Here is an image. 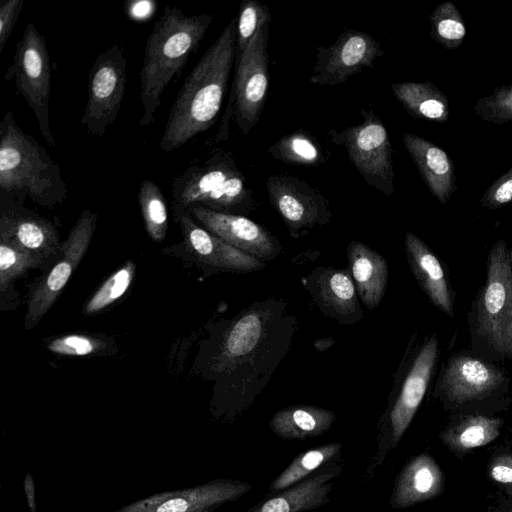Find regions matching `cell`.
Here are the masks:
<instances>
[{
    "label": "cell",
    "instance_id": "10",
    "mask_svg": "<svg viewBox=\"0 0 512 512\" xmlns=\"http://www.w3.org/2000/svg\"><path fill=\"white\" fill-rule=\"evenodd\" d=\"M5 80H14L17 92L25 99L38 122L39 130L49 146L55 147L49 118L51 63L43 35L29 22L16 43L13 63Z\"/></svg>",
    "mask_w": 512,
    "mask_h": 512
},
{
    "label": "cell",
    "instance_id": "8",
    "mask_svg": "<svg viewBox=\"0 0 512 512\" xmlns=\"http://www.w3.org/2000/svg\"><path fill=\"white\" fill-rule=\"evenodd\" d=\"M511 378L498 363L462 349L442 363L433 395L446 409L466 411L504 406L510 399Z\"/></svg>",
    "mask_w": 512,
    "mask_h": 512
},
{
    "label": "cell",
    "instance_id": "15",
    "mask_svg": "<svg viewBox=\"0 0 512 512\" xmlns=\"http://www.w3.org/2000/svg\"><path fill=\"white\" fill-rule=\"evenodd\" d=\"M269 201L297 238L331 219L328 200L305 181L287 174L270 175L266 181Z\"/></svg>",
    "mask_w": 512,
    "mask_h": 512
},
{
    "label": "cell",
    "instance_id": "21",
    "mask_svg": "<svg viewBox=\"0 0 512 512\" xmlns=\"http://www.w3.org/2000/svg\"><path fill=\"white\" fill-rule=\"evenodd\" d=\"M341 472L340 465L328 464L298 484L269 494L247 512H307L325 506Z\"/></svg>",
    "mask_w": 512,
    "mask_h": 512
},
{
    "label": "cell",
    "instance_id": "9",
    "mask_svg": "<svg viewBox=\"0 0 512 512\" xmlns=\"http://www.w3.org/2000/svg\"><path fill=\"white\" fill-rule=\"evenodd\" d=\"M268 30L269 25L259 30L240 59L235 62L232 90L226 113L216 135L217 141L227 139L232 114L235 115L243 135L249 134L259 121L269 85Z\"/></svg>",
    "mask_w": 512,
    "mask_h": 512
},
{
    "label": "cell",
    "instance_id": "5",
    "mask_svg": "<svg viewBox=\"0 0 512 512\" xmlns=\"http://www.w3.org/2000/svg\"><path fill=\"white\" fill-rule=\"evenodd\" d=\"M440 351L436 333L411 338L398 370L397 387L379 419L376 451L365 480L374 477L410 426L436 371Z\"/></svg>",
    "mask_w": 512,
    "mask_h": 512
},
{
    "label": "cell",
    "instance_id": "25",
    "mask_svg": "<svg viewBox=\"0 0 512 512\" xmlns=\"http://www.w3.org/2000/svg\"><path fill=\"white\" fill-rule=\"evenodd\" d=\"M349 271L358 297L369 310L382 301L388 283L386 259L363 242L351 241L347 247Z\"/></svg>",
    "mask_w": 512,
    "mask_h": 512
},
{
    "label": "cell",
    "instance_id": "43",
    "mask_svg": "<svg viewBox=\"0 0 512 512\" xmlns=\"http://www.w3.org/2000/svg\"><path fill=\"white\" fill-rule=\"evenodd\" d=\"M507 512H512V510H510V511H507Z\"/></svg>",
    "mask_w": 512,
    "mask_h": 512
},
{
    "label": "cell",
    "instance_id": "4",
    "mask_svg": "<svg viewBox=\"0 0 512 512\" xmlns=\"http://www.w3.org/2000/svg\"><path fill=\"white\" fill-rule=\"evenodd\" d=\"M470 351L487 361L512 359V266L504 240H497L486 260V279L467 315Z\"/></svg>",
    "mask_w": 512,
    "mask_h": 512
},
{
    "label": "cell",
    "instance_id": "17",
    "mask_svg": "<svg viewBox=\"0 0 512 512\" xmlns=\"http://www.w3.org/2000/svg\"><path fill=\"white\" fill-rule=\"evenodd\" d=\"M185 209L209 232L263 262L272 260L281 251L276 237L245 216L223 213L200 205H191Z\"/></svg>",
    "mask_w": 512,
    "mask_h": 512
},
{
    "label": "cell",
    "instance_id": "37",
    "mask_svg": "<svg viewBox=\"0 0 512 512\" xmlns=\"http://www.w3.org/2000/svg\"><path fill=\"white\" fill-rule=\"evenodd\" d=\"M107 347V341L89 335L71 334L50 341L47 349L64 356H86L99 353Z\"/></svg>",
    "mask_w": 512,
    "mask_h": 512
},
{
    "label": "cell",
    "instance_id": "35",
    "mask_svg": "<svg viewBox=\"0 0 512 512\" xmlns=\"http://www.w3.org/2000/svg\"><path fill=\"white\" fill-rule=\"evenodd\" d=\"M271 13L267 6L256 0L241 3L237 17L236 57L237 62L254 36L264 26L269 25Z\"/></svg>",
    "mask_w": 512,
    "mask_h": 512
},
{
    "label": "cell",
    "instance_id": "22",
    "mask_svg": "<svg viewBox=\"0 0 512 512\" xmlns=\"http://www.w3.org/2000/svg\"><path fill=\"white\" fill-rule=\"evenodd\" d=\"M444 488V476L434 458L421 453L410 459L395 478L390 506L405 509L431 500Z\"/></svg>",
    "mask_w": 512,
    "mask_h": 512
},
{
    "label": "cell",
    "instance_id": "40",
    "mask_svg": "<svg viewBox=\"0 0 512 512\" xmlns=\"http://www.w3.org/2000/svg\"><path fill=\"white\" fill-rule=\"evenodd\" d=\"M489 478L508 492L512 493V454L502 453L494 456L488 464Z\"/></svg>",
    "mask_w": 512,
    "mask_h": 512
},
{
    "label": "cell",
    "instance_id": "39",
    "mask_svg": "<svg viewBox=\"0 0 512 512\" xmlns=\"http://www.w3.org/2000/svg\"><path fill=\"white\" fill-rule=\"evenodd\" d=\"M24 0H2L0 3V53H2L18 20Z\"/></svg>",
    "mask_w": 512,
    "mask_h": 512
},
{
    "label": "cell",
    "instance_id": "36",
    "mask_svg": "<svg viewBox=\"0 0 512 512\" xmlns=\"http://www.w3.org/2000/svg\"><path fill=\"white\" fill-rule=\"evenodd\" d=\"M474 113L483 121L502 125L512 121V84L496 87L490 95L479 98Z\"/></svg>",
    "mask_w": 512,
    "mask_h": 512
},
{
    "label": "cell",
    "instance_id": "34",
    "mask_svg": "<svg viewBox=\"0 0 512 512\" xmlns=\"http://www.w3.org/2000/svg\"><path fill=\"white\" fill-rule=\"evenodd\" d=\"M135 270V263L130 260L110 275L89 298L84 306V314L99 313L122 297L131 285Z\"/></svg>",
    "mask_w": 512,
    "mask_h": 512
},
{
    "label": "cell",
    "instance_id": "16",
    "mask_svg": "<svg viewBox=\"0 0 512 512\" xmlns=\"http://www.w3.org/2000/svg\"><path fill=\"white\" fill-rule=\"evenodd\" d=\"M383 54L380 43L366 32L345 30L329 47L317 48L309 81L328 86L344 83L363 68H372Z\"/></svg>",
    "mask_w": 512,
    "mask_h": 512
},
{
    "label": "cell",
    "instance_id": "31",
    "mask_svg": "<svg viewBox=\"0 0 512 512\" xmlns=\"http://www.w3.org/2000/svg\"><path fill=\"white\" fill-rule=\"evenodd\" d=\"M138 202L149 237L155 242L163 241L168 228V211L161 188L151 180L142 181Z\"/></svg>",
    "mask_w": 512,
    "mask_h": 512
},
{
    "label": "cell",
    "instance_id": "28",
    "mask_svg": "<svg viewBox=\"0 0 512 512\" xmlns=\"http://www.w3.org/2000/svg\"><path fill=\"white\" fill-rule=\"evenodd\" d=\"M396 99L415 118L446 122L450 115L446 95L432 82L405 81L391 86Z\"/></svg>",
    "mask_w": 512,
    "mask_h": 512
},
{
    "label": "cell",
    "instance_id": "23",
    "mask_svg": "<svg viewBox=\"0 0 512 512\" xmlns=\"http://www.w3.org/2000/svg\"><path fill=\"white\" fill-rule=\"evenodd\" d=\"M0 238L10 240L45 259L58 255L61 248L59 233L54 225L25 208H13L2 212Z\"/></svg>",
    "mask_w": 512,
    "mask_h": 512
},
{
    "label": "cell",
    "instance_id": "13",
    "mask_svg": "<svg viewBox=\"0 0 512 512\" xmlns=\"http://www.w3.org/2000/svg\"><path fill=\"white\" fill-rule=\"evenodd\" d=\"M96 222L97 214L85 209L61 243L60 258L29 294L24 321L27 329L43 318L66 286L90 246Z\"/></svg>",
    "mask_w": 512,
    "mask_h": 512
},
{
    "label": "cell",
    "instance_id": "7",
    "mask_svg": "<svg viewBox=\"0 0 512 512\" xmlns=\"http://www.w3.org/2000/svg\"><path fill=\"white\" fill-rule=\"evenodd\" d=\"M172 206L200 205L215 211L248 215L256 207L254 192L231 153L214 151L187 167L171 184Z\"/></svg>",
    "mask_w": 512,
    "mask_h": 512
},
{
    "label": "cell",
    "instance_id": "20",
    "mask_svg": "<svg viewBox=\"0 0 512 512\" xmlns=\"http://www.w3.org/2000/svg\"><path fill=\"white\" fill-rule=\"evenodd\" d=\"M405 254L410 271L431 304L453 318L455 297L449 273L433 250L417 235L406 232Z\"/></svg>",
    "mask_w": 512,
    "mask_h": 512
},
{
    "label": "cell",
    "instance_id": "18",
    "mask_svg": "<svg viewBox=\"0 0 512 512\" xmlns=\"http://www.w3.org/2000/svg\"><path fill=\"white\" fill-rule=\"evenodd\" d=\"M186 247L201 264L233 272H252L264 268L265 263L231 246L209 232L185 208L172 206Z\"/></svg>",
    "mask_w": 512,
    "mask_h": 512
},
{
    "label": "cell",
    "instance_id": "6",
    "mask_svg": "<svg viewBox=\"0 0 512 512\" xmlns=\"http://www.w3.org/2000/svg\"><path fill=\"white\" fill-rule=\"evenodd\" d=\"M0 190L14 197L28 195L44 207L61 204L68 187L59 166L8 111L0 122Z\"/></svg>",
    "mask_w": 512,
    "mask_h": 512
},
{
    "label": "cell",
    "instance_id": "14",
    "mask_svg": "<svg viewBox=\"0 0 512 512\" xmlns=\"http://www.w3.org/2000/svg\"><path fill=\"white\" fill-rule=\"evenodd\" d=\"M252 489L247 481L217 478L187 488L155 493L125 504L114 512H215Z\"/></svg>",
    "mask_w": 512,
    "mask_h": 512
},
{
    "label": "cell",
    "instance_id": "29",
    "mask_svg": "<svg viewBox=\"0 0 512 512\" xmlns=\"http://www.w3.org/2000/svg\"><path fill=\"white\" fill-rule=\"evenodd\" d=\"M343 449L339 442L324 444L298 454L292 462L274 478L268 489L269 494L282 492L330 464Z\"/></svg>",
    "mask_w": 512,
    "mask_h": 512
},
{
    "label": "cell",
    "instance_id": "33",
    "mask_svg": "<svg viewBox=\"0 0 512 512\" xmlns=\"http://www.w3.org/2000/svg\"><path fill=\"white\" fill-rule=\"evenodd\" d=\"M45 260L39 254L0 238V292L4 293L15 279L40 266Z\"/></svg>",
    "mask_w": 512,
    "mask_h": 512
},
{
    "label": "cell",
    "instance_id": "19",
    "mask_svg": "<svg viewBox=\"0 0 512 512\" xmlns=\"http://www.w3.org/2000/svg\"><path fill=\"white\" fill-rule=\"evenodd\" d=\"M304 286L325 316L345 325L363 318L349 269L318 267L305 279Z\"/></svg>",
    "mask_w": 512,
    "mask_h": 512
},
{
    "label": "cell",
    "instance_id": "12",
    "mask_svg": "<svg viewBox=\"0 0 512 512\" xmlns=\"http://www.w3.org/2000/svg\"><path fill=\"white\" fill-rule=\"evenodd\" d=\"M127 83L124 49L114 44L95 59L88 76V98L80 124L91 136H103L122 106Z\"/></svg>",
    "mask_w": 512,
    "mask_h": 512
},
{
    "label": "cell",
    "instance_id": "26",
    "mask_svg": "<svg viewBox=\"0 0 512 512\" xmlns=\"http://www.w3.org/2000/svg\"><path fill=\"white\" fill-rule=\"evenodd\" d=\"M336 420L328 409L311 405H293L278 410L269 422V428L284 440H306L325 434Z\"/></svg>",
    "mask_w": 512,
    "mask_h": 512
},
{
    "label": "cell",
    "instance_id": "42",
    "mask_svg": "<svg viewBox=\"0 0 512 512\" xmlns=\"http://www.w3.org/2000/svg\"><path fill=\"white\" fill-rule=\"evenodd\" d=\"M509 256H510V262H511V266H512V247H511V250L509 251Z\"/></svg>",
    "mask_w": 512,
    "mask_h": 512
},
{
    "label": "cell",
    "instance_id": "2",
    "mask_svg": "<svg viewBox=\"0 0 512 512\" xmlns=\"http://www.w3.org/2000/svg\"><path fill=\"white\" fill-rule=\"evenodd\" d=\"M285 310L276 300L257 302L232 321L221 343L215 369L243 375L249 407L291 340L295 323Z\"/></svg>",
    "mask_w": 512,
    "mask_h": 512
},
{
    "label": "cell",
    "instance_id": "3",
    "mask_svg": "<svg viewBox=\"0 0 512 512\" xmlns=\"http://www.w3.org/2000/svg\"><path fill=\"white\" fill-rule=\"evenodd\" d=\"M214 19L210 13L186 14L166 6L146 40L140 70L139 95L143 114L139 125L155 121L164 91L175 81L194 54Z\"/></svg>",
    "mask_w": 512,
    "mask_h": 512
},
{
    "label": "cell",
    "instance_id": "38",
    "mask_svg": "<svg viewBox=\"0 0 512 512\" xmlns=\"http://www.w3.org/2000/svg\"><path fill=\"white\" fill-rule=\"evenodd\" d=\"M512 201V167L496 179L484 192L480 206L495 210Z\"/></svg>",
    "mask_w": 512,
    "mask_h": 512
},
{
    "label": "cell",
    "instance_id": "41",
    "mask_svg": "<svg viewBox=\"0 0 512 512\" xmlns=\"http://www.w3.org/2000/svg\"><path fill=\"white\" fill-rule=\"evenodd\" d=\"M25 499L30 512H37L35 482L31 473H26L23 481Z\"/></svg>",
    "mask_w": 512,
    "mask_h": 512
},
{
    "label": "cell",
    "instance_id": "1",
    "mask_svg": "<svg viewBox=\"0 0 512 512\" xmlns=\"http://www.w3.org/2000/svg\"><path fill=\"white\" fill-rule=\"evenodd\" d=\"M236 38L233 17L181 86L160 140L162 151L182 147L215 123L235 65Z\"/></svg>",
    "mask_w": 512,
    "mask_h": 512
},
{
    "label": "cell",
    "instance_id": "27",
    "mask_svg": "<svg viewBox=\"0 0 512 512\" xmlns=\"http://www.w3.org/2000/svg\"><path fill=\"white\" fill-rule=\"evenodd\" d=\"M503 419L485 414L466 413L458 416L440 432V439L454 453H465L485 446L500 434Z\"/></svg>",
    "mask_w": 512,
    "mask_h": 512
},
{
    "label": "cell",
    "instance_id": "11",
    "mask_svg": "<svg viewBox=\"0 0 512 512\" xmlns=\"http://www.w3.org/2000/svg\"><path fill=\"white\" fill-rule=\"evenodd\" d=\"M363 121L341 132L330 130L331 142L345 147L348 157L365 182L386 196L394 193L392 147L381 119L361 109Z\"/></svg>",
    "mask_w": 512,
    "mask_h": 512
},
{
    "label": "cell",
    "instance_id": "32",
    "mask_svg": "<svg viewBox=\"0 0 512 512\" xmlns=\"http://www.w3.org/2000/svg\"><path fill=\"white\" fill-rule=\"evenodd\" d=\"M431 37L448 50L458 48L465 36L466 26L457 6L452 1L439 4L429 16Z\"/></svg>",
    "mask_w": 512,
    "mask_h": 512
},
{
    "label": "cell",
    "instance_id": "30",
    "mask_svg": "<svg viewBox=\"0 0 512 512\" xmlns=\"http://www.w3.org/2000/svg\"><path fill=\"white\" fill-rule=\"evenodd\" d=\"M268 152L274 159L288 164L315 166L325 162L319 143L304 130L281 137Z\"/></svg>",
    "mask_w": 512,
    "mask_h": 512
},
{
    "label": "cell",
    "instance_id": "24",
    "mask_svg": "<svg viewBox=\"0 0 512 512\" xmlns=\"http://www.w3.org/2000/svg\"><path fill=\"white\" fill-rule=\"evenodd\" d=\"M403 143L431 194L446 204L457 189L450 156L433 142L412 133L403 134Z\"/></svg>",
    "mask_w": 512,
    "mask_h": 512
}]
</instances>
